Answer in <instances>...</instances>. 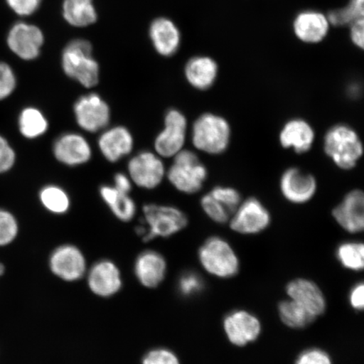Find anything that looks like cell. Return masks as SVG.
<instances>
[{
    "label": "cell",
    "instance_id": "1",
    "mask_svg": "<svg viewBox=\"0 0 364 364\" xmlns=\"http://www.w3.org/2000/svg\"><path fill=\"white\" fill-rule=\"evenodd\" d=\"M63 72L85 88L97 85L100 80L98 63L92 57V46L85 40L68 43L62 55Z\"/></svg>",
    "mask_w": 364,
    "mask_h": 364
},
{
    "label": "cell",
    "instance_id": "2",
    "mask_svg": "<svg viewBox=\"0 0 364 364\" xmlns=\"http://www.w3.org/2000/svg\"><path fill=\"white\" fill-rule=\"evenodd\" d=\"M325 152L343 170H351L356 166L363 156V147L356 131L339 124L327 132L324 139Z\"/></svg>",
    "mask_w": 364,
    "mask_h": 364
},
{
    "label": "cell",
    "instance_id": "3",
    "mask_svg": "<svg viewBox=\"0 0 364 364\" xmlns=\"http://www.w3.org/2000/svg\"><path fill=\"white\" fill-rule=\"evenodd\" d=\"M230 136L229 122L215 114H203L193 126L194 147L204 153L220 154L225 152L229 146Z\"/></svg>",
    "mask_w": 364,
    "mask_h": 364
},
{
    "label": "cell",
    "instance_id": "4",
    "mask_svg": "<svg viewBox=\"0 0 364 364\" xmlns=\"http://www.w3.org/2000/svg\"><path fill=\"white\" fill-rule=\"evenodd\" d=\"M198 259L204 270L220 279H230L238 274L237 254L225 240L213 236L198 250Z\"/></svg>",
    "mask_w": 364,
    "mask_h": 364
},
{
    "label": "cell",
    "instance_id": "5",
    "mask_svg": "<svg viewBox=\"0 0 364 364\" xmlns=\"http://www.w3.org/2000/svg\"><path fill=\"white\" fill-rule=\"evenodd\" d=\"M173 158L174 161L166 174L168 180L181 193H198L207 179V168L191 150L182 149Z\"/></svg>",
    "mask_w": 364,
    "mask_h": 364
},
{
    "label": "cell",
    "instance_id": "6",
    "mask_svg": "<svg viewBox=\"0 0 364 364\" xmlns=\"http://www.w3.org/2000/svg\"><path fill=\"white\" fill-rule=\"evenodd\" d=\"M143 211L146 225V234L143 237L144 242L158 237H171L188 225V217L176 207L149 203L144 205Z\"/></svg>",
    "mask_w": 364,
    "mask_h": 364
},
{
    "label": "cell",
    "instance_id": "7",
    "mask_svg": "<svg viewBox=\"0 0 364 364\" xmlns=\"http://www.w3.org/2000/svg\"><path fill=\"white\" fill-rule=\"evenodd\" d=\"M77 124L88 133L104 130L111 120L108 104L97 93L82 95L74 106Z\"/></svg>",
    "mask_w": 364,
    "mask_h": 364
},
{
    "label": "cell",
    "instance_id": "8",
    "mask_svg": "<svg viewBox=\"0 0 364 364\" xmlns=\"http://www.w3.org/2000/svg\"><path fill=\"white\" fill-rule=\"evenodd\" d=\"M188 131V120L177 109L166 114L165 127L154 140V149L161 158H173L183 149Z\"/></svg>",
    "mask_w": 364,
    "mask_h": 364
},
{
    "label": "cell",
    "instance_id": "9",
    "mask_svg": "<svg viewBox=\"0 0 364 364\" xmlns=\"http://www.w3.org/2000/svg\"><path fill=\"white\" fill-rule=\"evenodd\" d=\"M129 176L139 188L152 190L161 185L166 176V167L157 154L144 151L136 154L127 165Z\"/></svg>",
    "mask_w": 364,
    "mask_h": 364
},
{
    "label": "cell",
    "instance_id": "10",
    "mask_svg": "<svg viewBox=\"0 0 364 364\" xmlns=\"http://www.w3.org/2000/svg\"><path fill=\"white\" fill-rule=\"evenodd\" d=\"M7 45L11 51L25 61L38 58L44 43V36L38 26L26 22H17L7 35Z\"/></svg>",
    "mask_w": 364,
    "mask_h": 364
},
{
    "label": "cell",
    "instance_id": "11",
    "mask_svg": "<svg viewBox=\"0 0 364 364\" xmlns=\"http://www.w3.org/2000/svg\"><path fill=\"white\" fill-rule=\"evenodd\" d=\"M271 215L267 208L257 198H249L233 213L230 228L241 235H256L261 233L270 225Z\"/></svg>",
    "mask_w": 364,
    "mask_h": 364
},
{
    "label": "cell",
    "instance_id": "12",
    "mask_svg": "<svg viewBox=\"0 0 364 364\" xmlns=\"http://www.w3.org/2000/svg\"><path fill=\"white\" fill-rule=\"evenodd\" d=\"M225 333L231 344L245 347L256 341L262 333V323L252 313L245 309H236L225 317Z\"/></svg>",
    "mask_w": 364,
    "mask_h": 364
},
{
    "label": "cell",
    "instance_id": "13",
    "mask_svg": "<svg viewBox=\"0 0 364 364\" xmlns=\"http://www.w3.org/2000/svg\"><path fill=\"white\" fill-rule=\"evenodd\" d=\"M49 267L54 275L65 282H76L87 271L84 254L73 245H63L53 250Z\"/></svg>",
    "mask_w": 364,
    "mask_h": 364
},
{
    "label": "cell",
    "instance_id": "14",
    "mask_svg": "<svg viewBox=\"0 0 364 364\" xmlns=\"http://www.w3.org/2000/svg\"><path fill=\"white\" fill-rule=\"evenodd\" d=\"M53 156L58 162L74 167L88 163L92 157L89 141L80 134H63L54 141Z\"/></svg>",
    "mask_w": 364,
    "mask_h": 364
},
{
    "label": "cell",
    "instance_id": "15",
    "mask_svg": "<svg viewBox=\"0 0 364 364\" xmlns=\"http://www.w3.org/2000/svg\"><path fill=\"white\" fill-rule=\"evenodd\" d=\"M88 286L91 292L102 298H110L122 288L119 268L109 260L95 263L88 272Z\"/></svg>",
    "mask_w": 364,
    "mask_h": 364
},
{
    "label": "cell",
    "instance_id": "16",
    "mask_svg": "<svg viewBox=\"0 0 364 364\" xmlns=\"http://www.w3.org/2000/svg\"><path fill=\"white\" fill-rule=\"evenodd\" d=\"M282 194L289 202L306 203L315 196L317 183L315 177L298 168H290L281 177Z\"/></svg>",
    "mask_w": 364,
    "mask_h": 364
},
{
    "label": "cell",
    "instance_id": "17",
    "mask_svg": "<svg viewBox=\"0 0 364 364\" xmlns=\"http://www.w3.org/2000/svg\"><path fill=\"white\" fill-rule=\"evenodd\" d=\"M330 28L328 17L317 11L300 12L293 21L296 38L307 44H317L324 41L329 34Z\"/></svg>",
    "mask_w": 364,
    "mask_h": 364
},
{
    "label": "cell",
    "instance_id": "18",
    "mask_svg": "<svg viewBox=\"0 0 364 364\" xmlns=\"http://www.w3.org/2000/svg\"><path fill=\"white\" fill-rule=\"evenodd\" d=\"M290 299L300 304L316 318L323 315L326 309L324 294L314 282L306 279H296L286 287Z\"/></svg>",
    "mask_w": 364,
    "mask_h": 364
},
{
    "label": "cell",
    "instance_id": "19",
    "mask_svg": "<svg viewBox=\"0 0 364 364\" xmlns=\"http://www.w3.org/2000/svg\"><path fill=\"white\" fill-rule=\"evenodd\" d=\"M134 139L131 132L124 126L105 130L98 139V148L107 161L117 163L133 151Z\"/></svg>",
    "mask_w": 364,
    "mask_h": 364
},
{
    "label": "cell",
    "instance_id": "20",
    "mask_svg": "<svg viewBox=\"0 0 364 364\" xmlns=\"http://www.w3.org/2000/svg\"><path fill=\"white\" fill-rule=\"evenodd\" d=\"M338 224L348 233L357 234L364 228V197L361 191L350 192L333 213Z\"/></svg>",
    "mask_w": 364,
    "mask_h": 364
},
{
    "label": "cell",
    "instance_id": "21",
    "mask_svg": "<svg viewBox=\"0 0 364 364\" xmlns=\"http://www.w3.org/2000/svg\"><path fill=\"white\" fill-rule=\"evenodd\" d=\"M134 272L136 279L145 288H157L166 279L167 262L156 250H145L136 259Z\"/></svg>",
    "mask_w": 364,
    "mask_h": 364
},
{
    "label": "cell",
    "instance_id": "22",
    "mask_svg": "<svg viewBox=\"0 0 364 364\" xmlns=\"http://www.w3.org/2000/svg\"><path fill=\"white\" fill-rule=\"evenodd\" d=\"M149 36L159 55L171 57L178 51L181 40L180 31L175 23L167 18H159L153 21Z\"/></svg>",
    "mask_w": 364,
    "mask_h": 364
},
{
    "label": "cell",
    "instance_id": "23",
    "mask_svg": "<svg viewBox=\"0 0 364 364\" xmlns=\"http://www.w3.org/2000/svg\"><path fill=\"white\" fill-rule=\"evenodd\" d=\"M279 140L285 149H292L298 154L306 153L315 141V131L309 122L296 118L287 122L282 129Z\"/></svg>",
    "mask_w": 364,
    "mask_h": 364
},
{
    "label": "cell",
    "instance_id": "24",
    "mask_svg": "<svg viewBox=\"0 0 364 364\" xmlns=\"http://www.w3.org/2000/svg\"><path fill=\"white\" fill-rule=\"evenodd\" d=\"M218 66L215 59L208 56L191 58L185 66V77L193 88L205 90L215 83Z\"/></svg>",
    "mask_w": 364,
    "mask_h": 364
},
{
    "label": "cell",
    "instance_id": "25",
    "mask_svg": "<svg viewBox=\"0 0 364 364\" xmlns=\"http://www.w3.org/2000/svg\"><path fill=\"white\" fill-rule=\"evenodd\" d=\"M100 195L114 216L122 222H129L136 215V208L129 194L119 192L113 186L102 185Z\"/></svg>",
    "mask_w": 364,
    "mask_h": 364
},
{
    "label": "cell",
    "instance_id": "26",
    "mask_svg": "<svg viewBox=\"0 0 364 364\" xmlns=\"http://www.w3.org/2000/svg\"><path fill=\"white\" fill-rule=\"evenodd\" d=\"M63 15L68 23L77 27L90 26L97 19L93 0H65Z\"/></svg>",
    "mask_w": 364,
    "mask_h": 364
},
{
    "label": "cell",
    "instance_id": "27",
    "mask_svg": "<svg viewBox=\"0 0 364 364\" xmlns=\"http://www.w3.org/2000/svg\"><path fill=\"white\" fill-rule=\"evenodd\" d=\"M18 126L23 136L28 139H35L47 133L49 124L48 118L40 109L29 107L21 112Z\"/></svg>",
    "mask_w": 364,
    "mask_h": 364
},
{
    "label": "cell",
    "instance_id": "28",
    "mask_svg": "<svg viewBox=\"0 0 364 364\" xmlns=\"http://www.w3.org/2000/svg\"><path fill=\"white\" fill-rule=\"evenodd\" d=\"M279 314L284 324L293 329L304 328L316 318L292 299L284 300L279 303Z\"/></svg>",
    "mask_w": 364,
    "mask_h": 364
},
{
    "label": "cell",
    "instance_id": "29",
    "mask_svg": "<svg viewBox=\"0 0 364 364\" xmlns=\"http://www.w3.org/2000/svg\"><path fill=\"white\" fill-rule=\"evenodd\" d=\"M41 203L53 215H65L70 210L71 201L66 191L57 185H47L39 193Z\"/></svg>",
    "mask_w": 364,
    "mask_h": 364
},
{
    "label": "cell",
    "instance_id": "30",
    "mask_svg": "<svg viewBox=\"0 0 364 364\" xmlns=\"http://www.w3.org/2000/svg\"><path fill=\"white\" fill-rule=\"evenodd\" d=\"M336 258L346 269L358 272L364 267V247L361 242H344L336 249Z\"/></svg>",
    "mask_w": 364,
    "mask_h": 364
},
{
    "label": "cell",
    "instance_id": "31",
    "mask_svg": "<svg viewBox=\"0 0 364 364\" xmlns=\"http://www.w3.org/2000/svg\"><path fill=\"white\" fill-rule=\"evenodd\" d=\"M326 16L331 26H350L354 21L364 18V0H350L347 6L331 11Z\"/></svg>",
    "mask_w": 364,
    "mask_h": 364
},
{
    "label": "cell",
    "instance_id": "32",
    "mask_svg": "<svg viewBox=\"0 0 364 364\" xmlns=\"http://www.w3.org/2000/svg\"><path fill=\"white\" fill-rule=\"evenodd\" d=\"M203 211L213 221L218 224H225L229 221L232 213L220 201L213 197L210 193L204 196L201 200Z\"/></svg>",
    "mask_w": 364,
    "mask_h": 364
},
{
    "label": "cell",
    "instance_id": "33",
    "mask_svg": "<svg viewBox=\"0 0 364 364\" xmlns=\"http://www.w3.org/2000/svg\"><path fill=\"white\" fill-rule=\"evenodd\" d=\"M19 230L15 216L6 209L0 208V247L11 244Z\"/></svg>",
    "mask_w": 364,
    "mask_h": 364
},
{
    "label": "cell",
    "instance_id": "34",
    "mask_svg": "<svg viewBox=\"0 0 364 364\" xmlns=\"http://www.w3.org/2000/svg\"><path fill=\"white\" fill-rule=\"evenodd\" d=\"M203 286L202 277L193 272L183 273L178 281L179 292L184 297H192V296L202 292Z\"/></svg>",
    "mask_w": 364,
    "mask_h": 364
},
{
    "label": "cell",
    "instance_id": "35",
    "mask_svg": "<svg viewBox=\"0 0 364 364\" xmlns=\"http://www.w3.org/2000/svg\"><path fill=\"white\" fill-rule=\"evenodd\" d=\"M210 194L220 201L231 213H234L241 203L240 195L234 188L217 186Z\"/></svg>",
    "mask_w": 364,
    "mask_h": 364
},
{
    "label": "cell",
    "instance_id": "36",
    "mask_svg": "<svg viewBox=\"0 0 364 364\" xmlns=\"http://www.w3.org/2000/svg\"><path fill=\"white\" fill-rule=\"evenodd\" d=\"M16 76L13 68L4 62H0V101L8 98L16 87Z\"/></svg>",
    "mask_w": 364,
    "mask_h": 364
},
{
    "label": "cell",
    "instance_id": "37",
    "mask_svg": "<svg viewBox=\"0 0 364 364\" xmlns=\"http://www.w3.org/2000/svg\"><path fill=\"white\" fill-rule=\"evenodd\" d=\"M142 364H181V362L174 352L159 348L147 353L143 358Z\"/></svg>",
    "mask_w": 364,
    "mask_h": 364
},
{
    "label": "cell",
    "instance_id": "38",
    "mask_svg": "<svg viewBox=\"0 0 364 364\" xmlns=\"http://www.w3.org/2000/svg\"><path fill=\"white\" fill-rule=\"evenodd\" d=\"M295 364H333L328 353L320 348L304 350L296 359Z\"/></svg>",
    "mask_w": 364,
    "mask_h": 364
},
{
    "label": "cell",
    "instance_id": "39",
    "mask_svg": "<svg viewBox=\"0 0 364 364\" xmlns=\"http://www.w3.org/2000/svg\"><path fill=\"white\" fill-rule=\"evenodd\" d=\"M16 154L9 141L0 135V174L11 171L15 166Z\"/></svg>",
    "mask_w": 364,
    "mask_h": 364
},
{
    "label": "cell",
    "instance_id": "40",
    "mask_svg": "<svg viewBox=\"0 0 364 364\" xmlns=\"http://www.w3.org/2000/svg\"><path fill=\"white\" fill-rule=\"evenodd\" d=\"M7 6L17 16L26 17L38 10L42 0H6Z\"/></svg>",
    "mask_w": 364,
    "mask_h": 364
},
{
    "label": "cell",
    "instance_id": "41",
    "mask_svg": "<svg viewBox=\"0 0 364 364\" xmlns=\"http://www.w3.org/2000/svg\"><path fill=\"white\" fill-rule=\"evenodd\" d=\"M350 26V38L357 48L363 49L364 46V18L352 23Z\"/></svg>",
    "mask_w": 364,
    "mask_h": 364
},
{
    "label": "cell",
    "instance_id": "42",
    "mask_svg": "<svg viewBox=\"0 0 364 364\" xmlns=\"http://www.w3.org/2000/svg\"><path fill=\"white\" fill-rule=\"evenodd\" d=\"M349 303L356 311H363L364 306L363 283H359L353 287L349 294Z\"/></svg>",
    "mask_w": 364,
    "mask_h": 364
},
{
    "label": "cell",
    "instance_id": "43",
    "mask_svg": "<svg viewBox=\"0 0 364 364\" xmlns=\"http://www.w3.org/2000/svg\"><path fill=\"white\" fill-rule=\"evenodd\" d=\"M113 182V186L117 191L125 194L130 193L133 182H132L129 176L122 172L117 173V174L114 176Z\"/></svg>",
    "mask_w": 364,
    "mask_h": 364
},
{
    "label": "cell",
    "instance_id": "44",
    "mask_svg": "<svg viewBox=\"0 0 364 364\" xmlns=\"http://www.w3.org/2000/svg\"><path fill=\"white\" fill-rule=\"evenodd\" d=\"M4 272V267L3 264L0 263V276H2Z\"/></svg>",
    "mask_w": 364,
    "mask_h": 364
}]
</instances>
